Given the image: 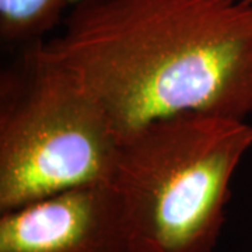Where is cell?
I'll return each mask as SVG.
<instances>
[{
	"label": "cell",
	"instance_id": "obj_1",
	"mask_svg": "<svg viewBox=\"0 0 252 252\" xmlns=\"http://www.w3.org/2000/svg\"><path fill=\"white\" fill-rule=\"evenodd\" d=\"M119 137L158 118L252 115V1L79 0L44 41Z\"/></svg>",
	"mask_w": 252,
	"mask_h": 252
},
{
	"label": "cell",
	"instance_id": "obj_5",
	"mask_svg": "<svg viewBox=\"0 0 252 252\" xmlns=\"http://www.w3.org/2000/svg\"><path fill=\"white\" fill-rule=\"evenodd\" d=\"M66 0H0V38L26 45L62 24Z\"/></svg>",
	"mask_w": 252,
	"mask_h": 252
},
{
	"label": "cell",
	"instance_id": "obj_6",
	"mask_svg": "<svg viewBox=\"0 0 252 252\" xmlns=\"http://www.w3.org/2000/svg\"><path fill=\"white\" fill-rule=\"evenodd\" d=\"M250 1H252V0H250Z\"/></svg>",
	"mask_w": 252,
	"mask_h": 252
},
{
	"label": "cell",
	"instance_id": "obj_3",
	"mask_svg": "<svg viewBox=\"0 0 252 252\" xmlns=\"http://www.w3.org/2000/svg\"><path fill=\"white\" fill-rule=\"evenodd\" d=\"M119 142L107 109L44 38L23 45L0 73V212L109 184Z\"/></svg>",
	"mask_w": 252,
	"mask_h": 252
},
{
	"label": "cell",
	"instance_id": "obj_2",
	"mask_svg": "<svg viewBox=\"0 0 252 252\" xmlns=\"http://www.w3.org/2000/svg\"><path fill=\"white\" fill-rule=\"evenodd\" d=\"M252 147V125L185 112L121 137L111 185L129 252H215L231 181Z\"/></svg>",
	"mask_w": 252,
	"mask_h": 252
},
{
	"label": "cell",
	"instance_id": "obj_4",
	"mask_svg": "<svg viewBox=\"0 0 252 252\" xmlns=\"http://www.w3.org/2000/svg\"><path fill=\"white\" fill-rule=\"evenodd\" d=\"M0 252H129L117 190L94 184L1 212Z\"/></svg>",
	"mask_w": 252,
	"mask_h": 252
}]
</instances>
